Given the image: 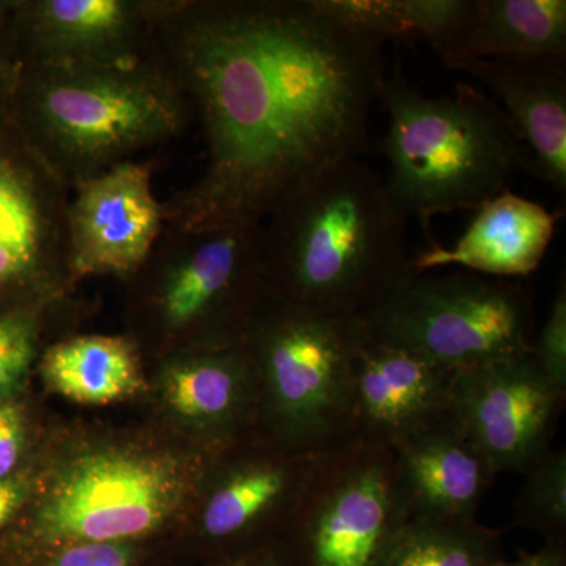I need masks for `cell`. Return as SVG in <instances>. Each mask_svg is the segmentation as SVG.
Segmentation results:
<instances>
[{"label":"cell","mask_w":566,"mask_h":566,"mask_svg":"<svg viewBox=\"0 0 566 566\" xmlns=\"http://www.w3.org/2000/svg\"><path fill=\"white\" fill-rule=\"evenodd\" d=\"M144 61L202 132L203 172L164 203L185 230L263 223L367 142L385 41L312 0H167Z\"/></svg>","instance_id":"cell-1"},{"label":"cell","mask_w":566,"mask_h":566,"mask_svg":"<svg viewBox=\"0 0 566 566\" xmlns=\"http://www.w3.org/2000/svg\"><path fill=\"white\" fill-rule=\"evenodd\" d=\"M406 223L370 167L338 164L263 222L264 290L282 303L363 314L411 274Z\"/></svg>","instance_id":"cell-2"},{"label":"cell","mask_w":566,"mask_h":566,"mask_svg":"<svg viewBox=\"0 0 566 566\" xmlns=\"http://www.w3.org/2000/svg\"><path fill=\"white\" fill-rule=\"evenodd\" d=\"M9 112L70 191L180 136L191 117L169 77L148 61L22 65Z\"/></svg>","instance_id":"cell-3"},{"label":"cell","mask_w":566,"mask_h":566,"mask_svg":"<svg viewBox=\"0 0 566 566\" xmlns=\"http://www.w3.org/2000/svg\"><path fill=\"white\" fill-rule=\"evenodd\" d=\"M379 99L389 114L385 185L406 221L427 227L433 216L480 210L509 191L517 170L531 169L505 112L472 85L433 98L395 73Z\"/></svg>","instance_id":"cell-4"},{"label":"cell","mask_w":566,"mask_h":566,"mask_svg":"<svg viewBox=\"0 0 566 566\" xmlns=\"http://www.w3.org/2000/svg\"><path fill=\"white\" fill-rule=\"evenodd\" d=\"M221 450L93 442L51 468L28 538L44 557L85 543H136L200 502Z\"/></svg>","instance_id":"cell-5"},{"label":"cell","mask_w":566,"mask_h":566,"mask_svg":"<svg viewBox=\"0 0 566 566\" xmlns=\"http://www.w3.org/2000/svg\"><path fill=\"white\" fill-rule=\"evenodd\" d=\"M364 327L268 296L244 344L259 378V428L290 452L318 455L349 441L352 367Z\"/></svg>","instance_id":"cell-6"},{"label":"cell","mask_w":566,"mask_h":566,"mask_svg":"<svg viewBox=\"0 0 566 566\" xmlns=\"http://www.w3.org/2000/svg\"><path fill=\"white\" fill-rule=\"evenodd\" d=\"M262 240L263 223L164 227L132 279L156 340L172 354L244 344L266 300Z\"/></svg>","instance_id":"cell-7"},{"label":"cell","mask_w":566,"mask_h":566,"mask_svg":"<svg viewBox=\"0 0 566 566\" xmlns=\"http://www.w3.org/2000/svg\"><path fill=\"white\" fill-rule=\"evenodd\" d=\"M359 316L365 334L447 370L527 356L534 315L516 283L468 271L408 274Z\"/></svg>","instance_id":"cell-8"},{"label":"cell","mask_w":566,"mask_h":566,"mask_svg":"<svg viewBox=\"0 0 566 566\" xmlns=\"http://www.w3.org/2000/svg\"><path fill=\"white\" fill-rule=\"evenodd\" d=\"M408 521L392 449L352 439L316 455L277 543L296 566H378Z\"/></svg>","instance_id":"cell-9"},{"label":"cell","mask_w":566,"mask_h":566,"mask_svg":"<svg viewBox=\"0 0 566 566\" xmlns=\"http://www.w3.org/2000/svg\"><path fill=\"white\" fill-rule=\"evenodd\" d=\"M71 191L0 111V312L43 307L74 283Z\"/></svg>","instance_id":"cell-10"},{"label":"cell","mask_w":566,"mask_h":566,"mask_svg":"<svg viewBox=\"0 0 566 566\" xmlns=\"http://www.w3.org/2000/svg\"><path fill=\"white\" fill-rule=\"evenodd\" d=\"M264 436V434H263ZM316 455L290 452L264 436H248L214 458L200 497L199 532L226 557L273 545L283 535L303 497ZM279 536V539H281Z\"/></svg>","instance_id":"cell-11"},{"label":"cell","mask_w":566,"mask_h":566,"mask_svg":"<svg viewBox=\"0 0 566 566\" xmlns=\"http://www.w3.org/2000/svg\"><path fill=\"white\" fill-rule=\"evenodd\" d=\"M565 397L531 353L457 371L450 416L485 453L497 475L526 474L551 450Z\"/></svg>","instance_id":"cell-12"},{"label":"cell","mask_w":566,"mask_h":566,"mask_svg":"<svg viewBox=\"0 0 566 566\" xmlns=\"http://www.w3.org/2000/svg\"><path fill=\"white\" fill-rule=\"evenodd\" d=\"M166 214L151 166L123 163L71 191L69 237L74 281L114 275L132 281L158 243Z\"/></svg>","instance_id":"cell-13"},{"label":"cell","mask_w":566,"mask_h":566,"mask_svg":"<svg viewBox=\"0 0 566 566\" xmlns=\"http://www.w3.org/2000/svg\"><path fill=\"white\" fill-rule=\"evenodd\" d=\"M167 0H25L11 22L22 65L144 61Z\"/></svg>","instance_id":"cell-14"},{"label":"cell","mask_w":566,"mask_h":566,"mask_svg":"<svg viewBox=\"0 0 566 566\" xmlns=\"http://www.w3.org/2000/svg\"><path fill=\"white\" fill-rule=\"evenodd\" d=\"M453 371L368 337L357 346L349 389V441L394 447L449 415Z\"/></svg>","instance_id":"cell-15"},{"label":"cell","mask_w":566,"mask_h":566,"mask_svg":"<svg viewBox=\"0 0 566 566\" xmlns=\"http://www.w3.org/2000/svg\"><path fill=\"white\" fill-rule=\"evenodd\" d=\"M166 408L222 450L259 430V378L245 344L170 354L159 374Z\"/></svg>","instance_id":"cell-16"},{"label":"cell","mask_w":566,"mask_h":566,"mask_svg":"<svg viewBox=\"0 0 566 566\" xmlns=\"http://www.w3.org/2000/svg\"><path fill=\"white\" fill-rule=\"evenodd\" d=\"M390 449L409 520H476L497 472L450 411Z\"/></svg>","instance_id":"cell-17"},{"label":"cell","mask_w":566,"mask_h":566,"mask_svg":"<svg viewBox=\"0 0 566 566\" xmlns=\"http://www.w3.org/2000/svg\"><path fill=\"white\" fill-rule=\"evenodd\" d=\"M446 65L486 85L523 142L531 169L551 188L565 193V61L461 59Z\"/></svg>","instance_id":"cell-18"},{"label":"cell","mask_w":566,"mask_h":566,"mask_svg":"<svg viewBox=\"0 0 566 566\" xmlns=\"http://www.w3.org/2000/svg\"><path fill=\"white\" fill-rule=\"evenodd\" d=\"M556 216L543 205L510 191L476 210L463 237L452 248L431 245L409 262L412 274L460 268L485 277H524L545 259Z\"/></svg>","instance_id":"cell-19"},{"label":"cell","mask_w":566,"mask_h":566,"mask_svg":"<svg viewBox=\"0 0 566 566\" xmlns=\"http://www.w3.org/2000/svg\"><path fill=\"white\" fill-rule=\"evenodd\" d=\"M461 59L566 61L565 0H475L444 63Z\"/></svg>","instance_id":"cell-20"},{"label":"cell","mask_w":566,"mask_h":566,"mask_svg":"<svg viewBox=\"0 0 566 566\" xmlns=\"http://www.w3.org/2000/svg\"><path fill=\"white\" fill-rule=\"evenodd\" d=\"M41 375L51 390L81 405L117 403L145 386L137 345L117 335H81L52 345Z\"/></svg>","instance_id":"cell-21"},{"label":"cell","mask_w":566,"mask_h":566,"mask_svg":"<svg viewBox=\"0 0 566 566\" xmlns=\"http://www.w3.org/2000/svg\"><path fill=\"white\" fill-rule=\"evenodd\" d=\"M501 556V536L476 520H409L394 536L378 566H488Z\"/></svg>","instance_id":"cell-22"},{"label":"cell","mask_w":566,"mask_h":566,"mask_svg":"<svg viewBox=\"0 0 566 566\" xmlns=\"http://www.w3.org/2000/svg\"><path fill=\"white\" fill-rule=\"evenodd\" d=\"M513 504V524L538 532L547 542L565 539L566 452L547 450L526 472Z\"/></svg>","instance_id":"cell-23"},{"label":"cell","mask_w":566,"mask_h":566,"mask_svg":"<svg viewBox=\"0 0 566 566\" xmlns=\"http://www.w3.org/2000/svg\"><path fill=\"white\" fill-rule=\"evenodd\" d=\"M40 308L0 312V403L22 385L35 359Z\"/></svg>","instance_id":"cell-24"},{"label":"cell","mask_w":566,"mask_h":566,"mask_svg":"<svg viewBox=\"0 0 566 566\" xmlns=\"http://www.w3.org/2000/svg\"><path fill=\"white\" fill-rule=\"evenodd\" d=\"M532 357L543 374L566 394V285L558 286L542 331L532 344Z\"/></svg>","instance_id":"cell-25"},{"label":"cell","mask_w":566,"mask_h":566,"mask_svg":"<svg viewBox=\"0 0 566 566\" xmlns=\"http://www.w3.org/2000/svg\"><path fill=\"white\" fill-rule=\"evenodd\" d=\"M137 543H85L55 551L39 566H137Z\"/></svg>","instance_id":"cell-26"},{"label":"cell","mask_w":566,"mask_h":566,"mask_svg":"<svg viewBox=\"0 0 566 566\" xmlns=\"http://www.w3.org/2000/svg\"><path fill=\"white\" fill-rule=\"evenodd\" d=\"M24 417L20 406L11 401L0 403V480L13 476L24 449Z\"/></svg>","instance_id":"cell-27"},{"label":"cell","mask_w":566,"mask_h":566,"mask_svg":"<svg viewBox=\"0 0 566 566\" xmlns=\"http://www.w3.org/2000/svg\"><path fill=\"white\" fill-rule=\"evenodd\" d=\"M13 7L14 2L9 10L0 13V111L9 109L11 95L17 87L22 66L13 22H11Z\"/></svg>","instance_id":"cell-28"},{"label":"cell","mask_w":566,"mask_h":566,"mask_svg":"<svg viewBox=\"0 0 566 566\" xmlns=\"http://www.w3.org/2000/svg\"><path fill=\"white\" fill-rule=\"evenodd\" d=\"M488 566H566L565 539L547 542L536 553L520 554L513 560H506L504 556L494 558Z\"/></svg>","instance_id":"cell-29"},{"label":"cell","mask_w":566,"mask_h":566,"mask_svg":"<svg viewBox=\"0 0 566 566\" xmlns=\"http://www.w3.org/2000/svg\"><path fill=\"white\" fill-rule=\"evenodd\" d=\"M31 495V483L22 476L0 480V528L17 515Z\"/></svg>","instance_id":"cell-30"},{"label":"cell","mask_w":566,"mask_h":566,"mask_svg":"<svg viewBox=\"0 0 566 566\" xmlns=\"http://www.w3.org/2000/svg\"><path fill=\"white\" fill-rule=\"evenodd\" d=\"M216 566H296L292 558L286 556L285 551L279 543L259 547L251 553L240 554V556L222 558L221 564Z\"/></svg>","instance_id":"cell-31"}]
</instances>
